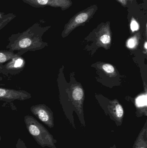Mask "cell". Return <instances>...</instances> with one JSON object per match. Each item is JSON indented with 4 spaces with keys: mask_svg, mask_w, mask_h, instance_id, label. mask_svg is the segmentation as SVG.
Listing matches in <instances>:
<instances>
[{
    "mask_svg": "<svg viewBox=\"0 0 147 148\" xmlns=\"http://www.w3.org/2000/svg\"><path fill=\"white\" fill-rule=\"evenodd\" d=\"M128 1H130L132 2V1H133V0H128Z\"/></svg>",
    "mask_w": 147,
    "mask_h": 148,
    "instance_id": "24",
    "label": "cell"
},
{
    "mask_svg": "<svg viewBox=\"0 0 147 148\" xmlns=\"http://www.w3.org/2000/svg\"><path fill=\"white\" fill-rule=\"evenodd\" d=\"M138 105L139 106H146V96H141L139 98L137 101Z\"/></svg>",
    "mask_w": 147,
    "mask_h": 148,
    "instance_id": "17",
    "label": "cell"
},
{
    "mask_svg": "<svg viewBox=\"0 0 147 148\" xmlns=\"http://www.w3.org/2000/svg\"><path fill=\"white\" fill-rule=\"evenodd\" d=\"M72 95L74 101L77 103H79L80 107L83 108L82 102L83 99L84 91L82 87L78 85L75 86L72 89Z\"/></svg>",
    "mask_w": 147,
    "mask_h": 148,
    "instance_id": "12",
    "label": "cell"
},
{
    "mask_svg": "<svg viewBox=\"0 0 147 148\" xmlns=\"http://www.w3.org/2000/svg\"><path fill=\"white\" fill-rule=\"evenodd\" d=\"M110 148H117L116 147V145H114V146H112V147H110Z\"/></svg>",
    "mask_w": 147,
    "mask_h": 148,
    "instance_id": "20",
    "label": "cell"
},
{
    "mask_svg": "<svg viewBox=\"0 0 147 148\" xmlns=\"http://www.w3.org/2000/svg\"><path fill=\"white\" fill-rule=\"evenodd\" d=\"M116 1H117L119 3H121L123 7H125L127 4L128 0H116Z\"/></svg>",
    "mask_w": 147,
    "mask_h": 148,
    "instance_id": "19",
    "label": "cell"
},
{
    "mask_svg": "<svg viewBox=\"0 0 147 148\" xmlns=\"http://www.w3.org/2000/svg\"><path fill=\"white\" fill-rule=\"evenodd\" d=\"M130 29L133 32H135L139 30L140 29V25L137 21L133 17L130 21Z\"/></svg>",
    "mask_w": 147,
    "mask_h": 148,
    "instance_id": "15",
    "label": "cell"
},
{
    "mask_svg": "<svg viewBox=\"0 0 147 148\" xmlns=\"http://www.w3.org/2000/svg\"><path fill=\"white\" fill-rule=\"evenodd\" d=\"M24 122L28 131L41 147L57 148L55 146L57 140L54 139L52 135L34 117L30 115L26 116L24 117Z\"/></svg>",
    "mask_w": 147,
    "mask_h": 148,
    "instance_id": "2",
    "label": "cell"
},
{
    "mask_svg": "<svg viewBox=\"0 0 147 148\" xmlns=\"http://www.w3.org/2000/svg\"><path fill=\"white\" fill-rule=\"evenodd\" d=\"M23 2L35 8H44L49 6L60 8L62 10H66L72 5L71 0H22Z\"/></svg>",
    "mask_w": 147,
    "mask_h": 148,
    "instance_id": "6",
    "label": "cell"
},
{
    "mask_svg": "<svg viewBox=\"0 0 147 148\" xmlns=\"http://www.w3.org/2000/svg\"><path fill=\"white\" fill-rule=\"evenodd\" d=\"M50 26L43 27L39 23H36L22 32L11 35L8 39L6 49L10 51L34 52L41 50L47 43L43 41L42 36Z\"/></svg>",
    "mask_w": 147,
    "mask_h": 148,
    "instance_id": "1",
    "label": "cell"
},
{
    "mask_svg": "<svg viewBox=\"0 0 147 148\" xmlns=\"http://www.w3.org/2000/svg\"><path fill=\"white\" fill-rule=\"evenodd\" d=\"M102 68L103 70L109 74L114 73L115 72V69L114 66L109 64H104L102 66Z\"/></svg>",
    "mask_w": 147,
    "mask_h": 148,
    "instance_id": "16",
    "label": "cell"
},
{
    "mask_svg": "<svg viewBox=\"0 0 147 148\" xmlns=\"http://www.w3.org/2000/svg\"><path fill=\"white\" fill-rule=\"evenodd\" d=\"M139 34H136L134 36L131 37L127 42V46L130 48H133L137 45L138 43V37Z\"/></svg>",
    "mask_w": 147,
    "mask_h": 148,
    "instance_id": "14",
    "label": "cell"
},
{
    "mask_svg": "<svg viewBox=\"0 0 147 148\" xmlns=\"http://www.w3.org/2000/svg\"><path fill=\"white\" fill-rule=\"evenodd\" d=\"M147 42H145V48H146V49H147Z\"/></svg>",
    "mask_w": 147,
    "mask_h": 148,
    "instance_id": "22",
    "label": "cell"
},
{
    "mask_svg": "<svg viewBox=\"0 0 147 148\" xmlns=\"http://www.w3.org/2000/svg\"><path fill=\"white\" fill-rule=\"evenodd\" d=\"M16 17V15L14 13L6 14L3 12H0V30Z\"/></svg>",
    "mask_w": 147,
    "mask_h": 148,
    "instance_id": "13",
    "label": "cell"
},
{
    "mask_svg": "<svg viewBox=\"0 0 147 148\" xmlns=\"http://www.w3.org/2000/svg\"><path fill=\"white\" fill-rule=\"evenodd\" d=\"M98 9V6L94 4L79 11L73 16L65 26L62 32V36L66 37L76 28L89 21L93 17Z\"/></svg>",
    "mask_w": 147,
    "mask_h": 148,
    "instance_id": "3",
    "label": "cell"
},
{
    "mask_svg": "<svg viewBox=\"0 0 147 148\" xmlns=\"http://www.w3.org/2000/svg\"><path fill=\"white\" fill-rule=\"evenodd\" d=\"M3 80V77H2L1 75V74H0V82L1 81H2Z\"/></svg>",
    "mask_w": 147,
    "mask_h": 148,
    "instance_id": "21",
    "label": "cell"
},
{
    "mask_svg": "<svg viewBox=\"0 0 147 148\" xmlns=\"http://www.w3.org/2000/svg\"><path fill=\"white\" fill-rule=\"evenodd\" d=\"M31 97V94L26 90L0 87V101L11 103L15 101H25Z\"/></svg>",
    "mask_w": 147,
    "mask_h": 148,
    "instance_id": "5",
    "label": "cell"
},
{
    "mask_svg": "<svg viewBox=\"0 0 147 148\" xmlns=\"http://www.w3.org/2000/svg\"><path fill=\"white\" fill-rule=\"evenodd\" d=\"M26 61L22 56H18L8 62L3 66L0 73L5 75H14L21 73L25 68Z\"/></svg>",
    "mask_w": 147,
    "mask_h": 148,
    "instance_id": "7",
    "label": "cell"
},
{
    "mask_svg": "<svg viewBox=\"0 0 147 148\" xmlns=\"http://www.w3.org/2000/svg\"><path fill=\"white\" fill-rule=\"evenodd\" d=\"M30 111L39 120L50 128L54 127L53 113L51 109L45 104L33 105L30 108Z\"/></svg>",
    "mask_w": 147,
    "mask_h": 148,
    "instance_id": "4",
    "label": "cell"
},
{
    "mask_svg": "<svg viewBox=\"0 0 147 148\" xmlns=\"http://www.w3.org/2000/svg\"><path fill=\"white\" fill-rule=\"evenodd\" d=\"M16 148H27L24 142L20 139L19 138L17 141L16 144Z\"/></svg>",
    "mask_w": 147,
    "mask_h": 148,
    "instance_id": "18",
    "label": "cell"
},
{
    "mask_svg": "<svg viewBox=\"0 0 147 148\" xmlns=\"http://www.w3.org/2000/svg\"><path fill=\"white\" fill-rule=\"evenodd\" d=\"M133 148H147V121L135 141Z\"/></svg>",
    "mask_w": 147,
    "mask_h": 148,
    "instance_id": "11",
    "label": "cell"
},
{
    "mask_svg": "<svg viewBox=\"0 0 147 148\" xmlns=\"http://www.w3.org/2000/svg\"><path fill=\"white\" fill-rule=\"evenodd\" d=\"M1 135H0V141H1Z\"/></svg>",
    "mask_w": 147,
    "mask_h": 148,
    "instance_id": "23",
    "label": "cell"
},
{
    "mask_svg": "<svg viewBox=\"0 0 147 148\" xmlns=\"http://www.w3.org/2000/svg\"><path fill=\"white\" fill-rule=\"evenodd\" d=\"M96 33L98 43L102 46H108L111 40L110 22L108 21L106 23H101Z\"/></svg>",
    "mask_w": 147,
    "mask_h": 148,
    "instance_id": "9",
    "label": "cell"
},
{
    "mask_svg": "<svg viewBox=\"0 0 147 148\" xmlns=\"http://www.w3.org/2000/svg\"><path fill=\"white\" fill-rule=\"evenodd\" d=\"M109 114L115 123L117 127L122 124L124 117V110L121 104L117 100L112 101L108 107Z\"/></svg>",
    "mask_w": 147,
    "mask_h": 148,
    "instance_id": "8",
    "label": "cell"
},
{
    "mask_svg": "<svg viewBox=\"0 0 147 148\" xmlns=\"http://www.w3.org/2000/svg\"><path fill=\"white\" fill-rule=\"evenodd\" d=\"M25 53L24 51H18L17 53H15L9 50H0V73L3 66L8 62L15 57L22 56Z\"/></svg>",
    "mask_w": 147,
    "mask_h": 148,
    "instance_id": "10",
    "label": "cell"
}]
</instances>
